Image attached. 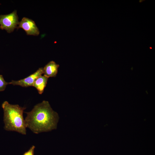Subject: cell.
Here are the masks:
<instances>
[{"instance_id":"cell-5","label":"cell","mask_w":155,"mask_h":155,"mask_svg":"<svg viewBox=\"0 0 155 155\" xmlns=\"http://www.w3.org/2000/svg\"><path fill=\"white\" fill-rule=\"evenodd\" d=\"M42 74L43 68H39L36 72L26 78L17 81L12 80L11 82H9V84L19 85L24 87L33 86L36 79Z\"/></svg>"},{"instance_id":"cell-6","label":"cell","mask_w":155,"mask_h":155,"mask_svg":"<svg viewBox=\"0 0 155 155\" xmlns=\"http://www.w3.org/2000/svg\"><path fill=\"white\" fill-rule=\"evenodd\" d=\"M59 66L53 61H50L43 68L44 75L48 78L56 77Z\"/></svg>"},{"instance_id":"cell-2","label":"cell","mask_w":155,"mask_h":155,"mask_svg":"<svg viewBox=\"0 0 155 155\" xmlns=\"http://www.w3.org/2000/svg\"><path fill=\"white\" fill-rule=\"evenodd\" d=\"M2 107L4 112V129L6 131L26 135L27 127L23 113L26 108L18 104H11L7 101L3 102Z\"/></svg>"},{"instance_id":"cell-3","label":"cell","mask_w":155,"mask_h":155,"mask_svg":"<svg viewBox=\"0 0 155 155\" xmlns=\"http://www.w3.org/2000/svg\"><path fill=\"white\" fill-rule=\"evenodd\" d=\"M17 11L6 15H0V28L8 33L13 32L19 24Z\"/></svg>"},{"instance_id":"cell-4","label":"cell","mask_w":155,"mask_h":155,"mask_svg":"<svg viewBox=\"0 0 155 155\" xmlns=\"http://www.w3.org/2000/svg\"><path fill=\"white\" fill-rule=\"evenodd\" d=\"M22 28L27 35L38 36L40 32L34 22L32 19L24 17L19 22L17 28Z\"/></svg>"},{"instance_id":"cell-1","label":"cell","mask_w":155,"mask_h":155,"mask_svg":"<svg viewBox=\"0 0 155 155\" xmlns=\"http://www.w3.org/2000/svg\"><path fill=\"white\" fill-rule=\"evenodd\" d=\"M25 113L26 127L34 133L48 132L57 128L59 116L47 101L43 100L34 106L30 111Z\"/></svg>"},{"instance_id":"cell-8","label":"cell","mask_w":155,"mask_h":155,"mask_svg":"<svg viewBox=\"0 0 155 155\" xmlns=\"http://www.w3.org/2000/svg\"><path fill=\"white\" fill-rule=\"evenodd\" d=\"M9 84V83L6 82L4 80L3 76L0 75V91H4L7 85Z\"/></svg>"},{"instance_id":"cell-7","label":"cell","mask_w":155,"mask_h":155,"mask_svg":"<svg viewBox=\"0 0 155 155\" xmlns=\"http://www.w3.org/2000/svg\"><path fill=\"white\" fill-rule=\"evenodd\" d=\"M49 78L44 75L38 76L34 82L33 86L37 90L39 94H42L47 84Z\"/></svg>"},{"instance_id":"cell-9","label":"cell","mask_w":155,"mask_h":155,"mask_svg":"<svg viewBox=\"0 0 155 155\" xmlns=\"http://www.w3.org/2000/svg\"><path fill=\"white\" fill-rule=\"evenodd\" d=\"M35 147L32 146L27 152H25L23 155H34V150Z\"/></svg>"},{"instance_id":"cell-10","label":"cell","mask_w":155,"mask_h":155,"mask_svg":"<svg viewBox=\"0 0 155 155\" xmlns=\"http://www.w3.org/2000/svg\"><path fill=\"white\" fill-rule=\"evenodd\" d=\"M150 49H152V48L151 47H150Z\"/></svg>"}]
</instances>
